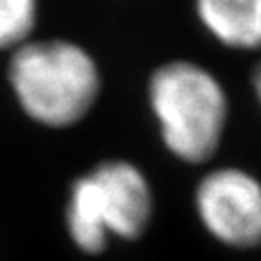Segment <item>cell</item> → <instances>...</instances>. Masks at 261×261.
<instances>
[{
	"instance_id": "cell-3",
	"label": "cell",
	"mask_w": 261,
	"mask_h": 261,
	"mask_svg": "<svg viewBox=\"0 0 261 261\" xmlns=\"http://www.w3.org/2000/svg\"><path fill=\"white\" fill-rule=\"evenodd\" d=\"M153 217V186L141 167L128 159H105L77 174L68 188L66 234L85 255H101L114 240H140Z\"/></svg>"
},
{
	"instance_id": "cell-2",
	"label": "cell",
	"mask_w": 261,
	"mask_h": 261,
	"mask_svg": "<svg viewBox=\"0 0 261 261\" xmlns=\"http://www.w3.org/2000/svg\"><path fill=\"white\" fill-rule=\"evenodd\" d=\"M147 105L163 147L176 161L203 167L217 157L228 128L230 103L211 70L188 58L159 64L147 80Z\"/></svg>"
},
{
	"instance_id": "cell-5",
	"label": "cell",
	"mask_w": 261,
	"mask_h": 261,
	"mask_svg": "<svg viewBox=\"0 0 261 261\" xmlns=\"http://www.w3.org/2000/svg\"><path fill=\"white\" fill-rule=\"evenodd\" d=\"M192 8L203 31L224 48L261 50V0H192Z\"/></svg>"
},
{
	"instance_id": "cell-1",
	"label": "cell",
	"mask_w": 261,
	"mask_h": 261,
	"mask_svg": "<svg viewBox=\"0 0 261 261\" xmlns=\"http://www.w3.org/2000/svg\"><path fill=\"white\" fill-rule=\"evenodd\" d=\"M6 77L19 111L47 130H70L82 124L103 91L95 56L64 37H33L12 50Z\"/></svg>"
},
{
	"instance_id": "cell-6",
	"label": "cell",
	"mask_w": 261,
	"mask_h": 261,
	"mask_svg": "<svg viewBox=\"0 0 261 261\" xmlns=\"http://www.w3.org/2000/svg\"><path fill=\"white\" fill-rule=\"evenodd\" d=\"M41 0H0V53H12L35 37Z\"/></svg>"
},
{
	"instance_id": "cell-4",
	"label": "cell",
	"mask_w": 261,
	"mask_h": 261,
	"mask_svg": "<svg viewBox=\"0 0 261 261\" xmlns=\"http://www.w3.org/2000/svg\"><path fill=\"white\" fill-rule=\"evenodd\" d=\"M197 221L215 242L250 252L261 248V180L240 167H215L194 190Z\"/></svg>"
},
{
	"instance_id": "cell-7",
	"label": "cell",
	"mask_w": 261,
	"mask_h": 261,
	"mask_svg": "<svg viewBox=\"0 0 261 261\" xmlns=\"http://www.w3.org/2000/svg\"><path fill=\"white\" fill-rule=\"evenodd\" d=\"M250 84H252L253 97H255L257 105L261 107V58L255 62V66H253L252 75H250Z\"/></svg>"
}]
</instances>
